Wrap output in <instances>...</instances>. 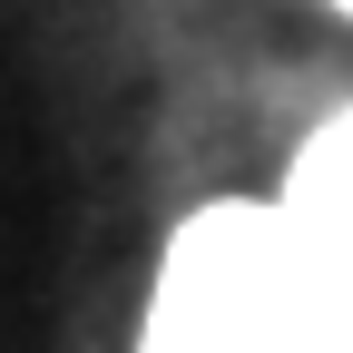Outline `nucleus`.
<instances>
[{
    "label": "nucleus",
    "mask_w": 353,
    "mask_h": 353,
    "mask_svg": "<svg viewBox=\"0 0 353 353\" xmlns=\"http://www.w3.org/2000/svg\"><path fill=\"white\" fill-rule=\"evenodd\" d=\"M275 216H285V226L334 265V285L353 294V118H334L324 138L294 157V176H285Z\"/></svg>",
    "instance_id": "f03ea898"
},
{
    "label": "nucleus",
    "mask_w": 353,
    "mask_h": 353,
    "mask_svg": "<svg viewBox=\"0 0 353 353\" xmlns=\"http://www.w3.org/2000/svg\"><path fill=\"white\" fill-rule=\"evenodd\" d=\"M343 10H353V0H343Z\"/></svg>",
    "instance_id": "7ed1b4c3"
},
{
    "label": "nucleus",
    "mask_w": 353,
    "mask_h": 353,
    "mask_svg": "<svg viewBox=\"0 0 353 353\" xmlns=\"http://www.w3.org/2000/svg\"><path fill=\"white\" fill-rule=\"evenodd\" d=\"M138 353H353V294L275 206H206L167 245Z\"/></svg>",
    "instance_id": "f257e3e1"
}]
</instances>
